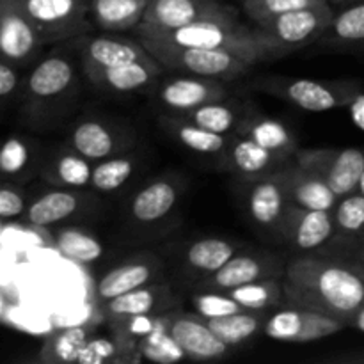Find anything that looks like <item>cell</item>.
<instances>
[{
    "mask_svg": "<svg viewBox=\"0 0 364 364\" xmlns=\"http://www.w3.org/2000/svg\"><path fill=\"white\" fill-rule=\"evenodd\" d=\"M284 306L309 309L350 326L364 306V281L350 262L297 256L284 265Z\"/></svg>",
    "mask_w": 364,
    "mask_h": 364,
    "instance_id": "6da1fadb",
    "label": "cell"
},
{
    "mask_svg": "<svg viewBox=\"0 0 364 364\" xmlns=\"http://www.w3.org/2000/svg\"><path fill=\"white\" fill-rule=\"evenodd\" d=\"M149 53L180 48H220L244 57L251 64L276 59V52L258 36L237 20H203L162 34L139 36Z\"/></svg>",
    "mask_w": 364,
    "mask_h": 364,
    "instance_id": "7a4b0ae2",
    "label": "cell"
},
{
    "mask_svg": "<svg viewBox=\"0 0 364 364\" xmlns=\"http://www.w3.org/2000/svg\"><path fill=\"white\" fill-rule=\"evenodd\" d=\"M77 84V66L64 52H52L32 64L23 78L21 107L25 116L32 121H41Z\"/></svg>",
    "mask_w": 364,
    "mask_h": 364,
    "instance_id": "3957f363",
    "label": "cell"
},
{
    "mask_svg": "<svg viewBox=\"0 0 364 364\" xmlns=\"http://www.w3.org/2000/svg\"><path fill=\"white\" fill-rule=\"evenodd\" d=\"M252 85L308 112L347 109L363 92L358 80H313V78L263 77Z\"/></svg>",
    "mask_w": 364,
    "mask_h": 364,
    "instance_id": "277c9868",
    "label": "cell"
},
{
    "mask_svg": "<svg viewBox=\"0 0 364 364\" xmlns=\"http://www.w3.org/2000/svg\"><path fill=\"white\" fill-rule=\"evenodd\" d=\"M334 14L336 11L333 9L331 2H327L322 6L279 14L272 20L256 23L255 28L259 38L276 52V55L281 57L304 48L311 43H318L323 32L333 23Z\"/></svg>",
    "mask_w": 364,
    "mask_h": 364,
    "instance_id": "5b68a950",
    "label": "cell"
},
{
    "mask_svg": "<svg viewBox=\"0 0 364 364\" xmlns=\"http://www.w3.org/2000/svg\"><path fill=\"white\" fill-rule=\"evenodd\" d=\"M45 45L84 36L89 31V0H20Z\"/></svg>",
    "mask_w": 364,
    "mask_h": 364,
    "instance_id": "8992f818",
    "label": "cell"
},
{
    "mask_svg": "<svg viewBox=\"0 0 364 364\" xmlns=\"http://www.w3.org/2000/svg\"><path fill=\"white\" fill-rule=\"evenodd\" d=\"M203 20H237V14L219 0H151L135 32L162 34Z\"/></svg>",
    "mask_w": 364,
    "mask_h": 364,
    "instance_id": "52a82bcc",
    "label": "cell"
},
{
    "mask_svg": "<svg viewBox=\"0 0 364 364\" xmlns=\"http://www.w3.org/2000/svg\"><path fill=\"white\" fill-rule=\"evenodd\" d=\"M164 68L180 73L198 75L213 80L230 82L240 78L255 64L244 57L220 48H180L153 53Z\"/></svg>",
    "mask_w": 364,
    "mask_h": 364,
    "instance_id": "ba28073f",
    "label": "cell"
},
{
    "mask_svg": "<svg viewBox=\"0 0 364 364\" xmlns=\"http://www.w3.org/2000/svg\"><path fill=\"white\" fill-rule=\"evenodd\" d=\"M294 162L318 173L338 198L358 192L364 173V149L361 148H313L297 149Z\"/></svg>",
    "mask_w": 364,
    "mask_h": 364,
    "instance_id": "9c48e42d",
    "label": "cell"
},
{
    "mask_svg": "<svg viewBox=\"0 0 364 364\" xmlns=\"http://www.w3.org/2000/svg\"><path fill=\"white\" fill-rule=\"evenodd\" d=\"M43 46L20 0H0V60L23 70L36 64Z\"/></svg>",
    "mask_w": 364,
    "mask_h": 364,
    "instance_id": "30bf717a",
    "label": "cell"
},
{
    "mask_svg": "<svg viewBox=\"0 0 364 364\" xmlns=\"http://www.w3.org/2000/svg\"><path fill=\"white\" fill-rule=\"evenodd\" d=\"M343 327L347 326L340 320L331 318L322 313L284 306L283 309H277L276 313L267 316L263 333L270 340L284 341V343H309L333 336Z\"/></svg>",
    "mask_w": 364,
    "mask_h": 364,
    "instance_id": "8fae6325",
    "label": "cell"
},
{
    "mask_svg": "<svg viewBox=\"0 0 364 364\" xmlns=\"http://www.w3.org/2000/svg\"><path fill=\"white\" fill-rule=\"evenodd\" d=\"M156 98L166 109L185 114L205 103L226 100L228 89L220 80L183 73L162 82L156 91Z\"/></svg>",
    "mask_w": 364,
    "mask_h": 364,
    "instance_id": "7c38bea8",
    "label": "cell"
},
{
    "mask_svg": "<svg viewBox=\"0 0 364 364\" xmlns=\"http://www.w3.org/2000/svg\"><path fill=\"white\" fill-rule=\"evenodd\" d=\"M283 237L297 251H315L336 233V224L331 210H309L288 205L281 223Z\"/></svg>",
    "mask_w": 364,
    "mask_h": 364,
    "instance_id": "4fadbf2b",
    "label": "cell"
},
{
    "mask_svg": "<svg viewBox=\"0 0 364 364\" xmlns=\"http://www.w3.org/2000/svg\"><path fill=\"white\" fill-rule=\"evenodd\" d=\"M223 156L224 167L245 181H255L277 171H283L291 162V159L277 155L240 135H233V141L224 149Z\"/></svg>",
    "mask_w": 364,
    "mask_h": 364,
    "instance_id": "5bb4252c",
    "label": "cell"
},
{
    "mask_svg": "<svg viewBox=\"0 0 364 364\" xmlns=\"http://www.w3.org/2000/svg\"><path fill=\"white\" fill-rule=\"evenodd\" d=\"M283 274L284 267L270 256L235 255L219 270L206 276L198 291H228L240 284L252 283V281L269 279V277L283 279Z\"/></svg>",
    "mask_w": 364,
    "mask_h": 364,
    "instance_id": "9a60e30c",
    "label": "cell"
},
{
    "mask_svg": "<svg viewBox=\"0 0 364 364\" xmlns=\"http://www.w3.org/2000/svg\"><path fill=\"white\" fill-rule=\"evenodd\" d=\"M288 205L290 198H288L287 167L251 181L247 206L256 224L263 228H281Z\"/></svg>",
    "mask_w": 364,
    "mask_h": 364,
    "instance_id": "2e32d148",
    "label": "cell"
},
{
    "mask_svg": "<svg viewBox=\"0 0 364 364\" xmlns=\"http://www.w3.org/2000/svg\"><path fill=\"white\" fill-rule=\"evenodd\" d=\"M169 333L183 348L185 355L194 361H210L228 354L230 347L217 338L203 316L188 315L176 309L169 323Z\"/></svg>",
    "mask_w": 364,
    "mask_h": 364,
    "instance_id": "e0dca14e",
    "label": "cell"
},
{
    "mask_svg": "<svg viewBox=\"0 0 364 364\" xmlns=\"http://www.w3.org/2000/svg\"><path fill=\"white\" fill-rule=\"evenodd\" d=\"M162 68L164 66L155 57H149L146 60H135V63L121 64V66L82 68V70L85 77L103 91L130 95L153 84L159 78Z\"/></svg>",
    "mask_w": 364,
    "mask_h": 364,
    "instance_id": "ac0fdd59",
    "label": "cell"
},
{
    "mask_svg": "<svg viewBox=\"0 0 364 364\" xmlns=\"http://www.w3.org/2000/svg\"><path fill=\"white\" fill-rule=\"evenodd\" d=\"M162 272V263L153 256H135L109 270L96 284V301L100 304L132 290L155 283Z\"/></svg>",
    "mask_w": 364,
    "mask_h": 364,
    "instance_id": "d6986e66",
    "label": "cell"
},
{
    "mask_svg": "<svg viewBox=\"0 0 364 364\" xmlns=\"http://www.w3.org/2000/svg\"><path fill=\"white\" fill-rule=\"evenodd\" d=\"M87 201V196L78 188L55 187L28 201L23 220L36 228L55 226L85 210Z\"/></svg>",
    "mask_w": 364,
    "mask_h": 364,
    "instance_id": "ffe728a7",
    "label": "cell"
},
{
    "mask_svg": "<svg viewBox=\"0 0 364 364\" xmlns=\"http://www.w3.org/2000/svg\"><path fill=\"white\" fill-rule=\"evenodd\" d=\"M68 146L91 162L119 155L127 148V137L116 127L100 119H82L71 130Z\"/></svg>",
    "mask_w": 364,
    "mask_h": 364,
    "instance_id": "44dd1931",
    "label": "cell"
},
{
    "mask_svg": "<svg viewBox=\"0 0 364 364\" xmlns=\"http://www.w3.org/2000/svg\"><path fill=\"white\" fill-rule=\"evenodd\" d=\"M102 313L107 320L121 318L132 315H148V313H164L176 309L178 299L167 284L151 283L132 290L128 294L114 297L103 302Z\"/></svg>",
    "mask_w": 364,
    "mask_h": 364,
    "instance_id": "7402d4cb",
    "label": "cell"
},
{
    "mask_svg": "<svg viewBox=\"0 0 364 364\" xmlns=\"http://www.w3.org/2000/svg\"><path fill=\"white\" fill-rule=\"evenodd\" d=\"M82 68H112L153 57L142 43L119 36H95L82 41Z\"/></svg>",
    "mask_w": 364,
    "mask_h": 364,
    "instance_id": "603a6c76",
    "label": "cell"
},
{
    "mask_svg": "<svg viewBox=\"0 0 364 364\" xmlns=\"http://www.w3.org/2000/svg\"><path fill=\"white\" fill-rule=\"evenodd\" d=\"M41 162L36 141L18 134L0 137V180L25 183L39 174Z\"/></svg>",
    "mask_w": 364,
    "mask_h": 364,
    "instance_id": "cb8c5ba5",
    "label": "cell"
},
{
    "mask_svg": "<svg viewBox=\"0 0 364 364\" xmlns=\"http://www.w3.org/2000/svg\"><path fill=\"white\" fill-rule=\"evenodd\" d=\"M287 181L288 198H290L291 205L309 210H331L333 212L340 199L318 173L306 169L295 162L287 167Z\"/></svg>",
    "mask_w": 364,
    "mask_h": 364,
    "instance_id": "d4e9b609",
    "label": "cell"
},
{
    "mask_svg": "<svg viewBox=\"0 0 364 364\" xmlns=\"http://www.w3.org/2000/svg\"><path fill=\"white\" fill-rule=\"evenodd\" d=\"M235 135L251 139L256 144L263 146V148L291 160H294L295 151L299 149L297 139L294 137L290 128L283 121L262 116V114L252 112V110L245 112Z\"/></svg>",
    "mask_w": 364,
    "mask_h": 364,
    "instance_id": "484cf974",
    "label": "cell"
},
{
    "mask_svg": "<svg viewBox=\"0 0 364 364\" xmlns=\"http://www.w3.org/2000/svg\"><path fill=\"white\" fill-rule=\"evenodd\" d=\"M92 166L95 162L70 148L43 160L39 176L55 187L84 188L91 185Z\"/></svg>",
    "mask_w": 364,
    "mask_h": 364,
    "instance_id": "4316f807",
    "label": "cell"
},
{
    "mask_svg": "<svg viewBox=\"0 0 364 364\" xmlns=\"http://www.w3.org/2000/svg\"><path fill=\"white\" fill-rule=\"evenodd\" d=\"M151 0H89L92 25L107 32H123L141 23Z\"/></svg>",
    "mask_w": 364,
    "mask_h": 364,
    "instance_id": "83f0119b",
    "label": "cell"
},
{
    "mask_svg": "<svg viewBox=\"0 0 364 364\" xmlns=\"http://www.w3.org/2000/svg\"><path fill=\"white\" fill-rule=\"evenodd\" d=\"M178 201V187L169 180H153L135 192L130 201V215L142 224H151L169 215Z\"/></svg>",
    "mask_w": 364,
    "mask_h": 364,
    "instance_id": "f1b7e54d",
    "label": "cell"
},
{
    "mask_svg": "<svg viewBox=\"0 0 364 364\" xmlns=\"http://www.w3.org/2000/svg\"><path fill=\"white\" fill-rule=\"evenodd\" d=\"M162 123L181 146L199 155H223L224 149L233 141V135L206 130L199 124L183 119L181 116L164 117Z\"/></svg>",
    "mask_w": 364,
    "mask_h": 364,
    "instance_id": "f546056e",
    "label": "cell"
},
{
    "mask_svg": "<svg viewBox=\"0 0 364 364\" xmlns=\"http://www.w3.org/2000/svg\"><path fill=\"white\" fill-rule=\"evenodd\" d=\"M92 336V326H73L57 329L43 341L38 361L45 364L77 363L82 348Z\"/></svg>",
    "mask_w": 364,
    "mask_h": 364,
    "instance_id": "4dcf8cb0",
    "label": "cell"
},
{
    "mask_svg": "<svg viewBox=\"0 0 364 364\" xmlns=\"http://www.w3.org/2000/svg\"><path fill=\"white\" fill-rule=\"evenodd\" d=\"M174 313H176V309H171V311L164 313H148V315H132L121 316V318H109L107 322L110 323L114 338L119 341L121 347H123L128 354H137L139 341L144 340L148 334L162 329V327H169ZM139 358H141V355H139Z\"/></svg>",
    "mask_w": 364,
    "mask_h": 364,
    "instance_id": "1f68e13d",
    "label": "cell"
},
{
    "mask_svg": "<svg viewBox=\"0 0 364 364\" xmlns=\"http://www.w3.org/2000/svg\"><path fill=\"white\" fill-rule=\"evenodd\" d=\"M318 43L333 48L364 46V0L347 4L345 9L334 14L333 23L323 32Z\"/></svg>",
    "mask_w": 364,
    "mask_h": 364,
    "instance_id": "d6a6232c",
    "label": "cell"
},
{
    "mask_svg": "<svg viewBox=\"0 0 364 364\" xmlns=\"http://www.w3.org/2000/svg\"><path fill=\"white\" fill-rule=\"evenodd\" d=\"M247 110L249 109H244L238 103L219 100V102L205 103V105L198 107V109L191 110V112L176 114V116H181L183 119L199 124V127L206 128V130L217 132V134L235 135L242 117L245 116Z\"/></svg>",
    "mask_w": 364,
    "mask_h": 364,
    "instance_id": "836d02e7",
    "label": "cell"
},
{
    "mask_svg": "<svg viewBox=\"0 0 364 364\" xmlns=\"http://www.w3.org/2000/svg\"><path fill=\"white\" fill-rule=\"evenodd\" d=\"M263 313L265 311L244 309V311L231 313V315L219 316V318H210L206 320V323L220 341H224L228 347H235V345L251 340L259 331H263V323L267 318Z\"/></svg>",
    "mask_w": 364,
    "mask_h": 364,
    "instance_id": "e575fe53",
    "label": "cell"
},
{
    "mask_svg": "<svg viewBox=\"0 0 364 364\" xmlns=\"http://www.w3.org/2000/svg\"><path fill=\"white\" fill-rule=\"evenodd\" d=\"M238 304L249 311H267V309L279 308L284 304L283 281L279 277L252 281V283L240 284L226 291Z\"/></svg>",
    "mask_w": 364,
    "mask_h": 364,
    "instance_id": "d590c367",
    "label": "cell"
},
{
    "mask_svg": "<svg viewBox=\"0 0 364 364\" xmlns=\"http://www.w3.org/2000/svg\"><path fill=\"white\" fill-rule=\"evenodd\" d=\"M235 252H237V247L231 242L210 237L194 242L185 252V259L192 270L203 276H210L219 270L224 263L230 262Z\"/></svg>",
    "mask_w": 364,
    "mask_h": 364,
    "instance_id": "8d00e7d4",
    "label": "cell"
},
{
    "mask_svg": "<svg viewBox=\"0 0 364 364\" xmlns=\"http://www.w3.org/2000/svg\"><path fill=\"white\" fill-rule=\"evenodd\" d=\"M53 242L60 255L78 263H92L103 255L102 242L87 231L77 230V228L59 230L53 237Z\"/></svg>",
    "mask_w": 364,
    "mask_h": 364,
    "instance_id": "74e56055",
    "label": "cell"
},
{
    "mask_svg": "<svg viewBox=\"0 0 364 364\" xmlns=\"http://www.w3.org/2000/svg\"><path fill=\"white\" fill-rule=\"evenodd\" d=\"M135 162L132 156L114 155L95 162L91 174V185L96 192H116L127 183L134 174Z\"/></svg>",
    "mask_w": 364,
    "mask_h": 364,
    "instance_id": "f35d334b",
    "label": "cell"
},
{
    "mask_svg": "<svg viewBox=\"0 0 364 364\" xmlns=\"http://www.w3.org/2000/svg\"><path fill=\"white\" fill-rule=\"evenodd\" d=\"M137 354L141 355V359L159 364H173L187 358L183 348L169 333V327H162L139 341Z\"/></svg>",
    "mask_w": 364,
    "mask_h": 364,
    "instance_id": "ab89813d",
    "label": "cell"
},
{
    "mask_svg": "<svg viewBox=\"0 0 364 364\" xmlns=\"http://www.w3.org/2000/svg\"><path fill=\"white\" fill-rule=\"evenodd\" d=\"M336 233L348 238H361L364 235V196L361 192H352L338 199L333 210Z\"/></svg>",
    "mask_w": 364,
    "mask_h": 364,
    "instance_id": "60d3db41",
    "label": "cell"
},
{
    "mask_svg": "<svg viewBox=\"0 0 364 364\" xmlns=\"http://www.w3.org/2000/svg\"><path fill=\"white\" fill-rule=\"evenodd\" d=\"M329 0H242L244 13L247 14L252 23L272 20L279 14L290 13V11L306 9V7L322 6Z\"/></svg>",
    "mask_w": 364,
    "mask_h": 364,
    "instance_id": "b9f144b4",
    "label": "cell"
},
{
    "mask_svg": "<svg viewBox=\"0 0 364 364\" xmlns=\"http://www.w3.org/2000/svg\"><path fill=\"white\" fill-rule=\"evenodd\" d=\"M116 338H92L82 348L78 364H107L134 361Z\"/></svg>",
    "mask_w": 364,
    "mask_h": 364,
    "instance_id": "7bdbcfd3",
    "label": "cell"
},
{
    "mask_svg": "<svg viewBox=\"0 0 364 364\" xmlns=\"http://www.w3.org/2000/svg\"><path fill=\"white\" fill-rule=\"evenodd\" d=\"M192 306L196 308V313L205 320L244 311V308L233 297H230L226 291H196L194 297H192Z\"/></svg>",
    "mask_w": 364,
    "mask_h": 364,
    "instance_id": "ee69618b",
    "label": "cell"
},
{
    "mask_svg": "<svg viewBox=\"0 0 364 364\" xmlns=\"http://www.w3.org/2000/svg\"><path fill=\"white\" fill-rule=\"evenodd\" d=\"M28 206V198L20 183L0 180V217L2 219H16L23 217Z\"/></svg>",
    "mask_w": 364,
    "mask_h": 364,
    "instance_id": "f6af8a7d",
    "label": "cell"
},
{
    "mask_svg": "<svg viewBox=\"0 0 364 364\" xmlns=\"http://www.w3.org/2000/svg\"><path fill=\"white\" fill-rule=\"evenodd\" d=\"M23 89V77L20 68L0 60V109L20 98Z\"/></svg>",
    "mask_w": 364,
    "mask_h": 364,
    "instance_id": "bcb514c9",
    "label": "cell"
},
{
    "mask_svg": "<svg viewBox=\"0 0 364 364\" xmlns=\"http://www.w3.org/2000/svg\"><path fill=\"white\" fill-rule=\"evenodd\" d=\"M347 109L348 112H350V117L352 121H354L355 127L364 132V91L347 107Z\"/></svg>",
    "mask_w": 364,
    "mask_h": 364,
    "instance_id": "7dc6e473",
    "label": "cell"
},
{
    "mask_svg": "<svg viewBox=\"0 0 364 364\" xmlns=\"http://www.w3.org/2000/svg\"><path fill=\"white\" fill-rule=\"evenodd\" d=\"M350 327H355V329L361 331V333H364V306H363L361 309H359L358 313H355L354 316H352Z\"/></svg>",
    "mask_w": 364,
    "mask_h": 364,
    "instance_id": "c3c4849f",
    "label": "cell"
},
{
    "mask_svg": "<svg viewBox=\"0 0 364 364\" xmlns=\"http://www.w3.org/2000/svg\"><path fill=\"white\" fill-rule=\"evenodd\" d=\"M355 252H358V259L355 262L363 263L364 265V235L361 238H358V245H355Z\"/></svg>",
    "mask_w": 364,
    "mask_h": 364,
    "instance_id": "681fc988",
    "label": "cell"
},
{
    "mask_svg": "<svg viewBox=\"0 0 364 364\" xmlns=\"http://www.w3.org/2000/svg\"><path fill=\"white\" fill-rule=\"evenodd\" d=\"M350 263L354 265V269L358 270V274L363 277V281H364V265L363 263H359V262H350Z\"/></svg>",
    "mask_w": 364,
    "mask_h": 364,
    "instance_id": "f907efd6",
    "label": "cell"
},
{
    "mask_svg": "<svg viewBox=\"0 0 364 364\" xmlns=\"http://www.w3.org/2000/svg\"><path fill=\"white\" fill-rule=\"evenodd\" d=\"M358 191H359V192H361V194L364 196V173H363L361 180H359V187H358Z\"/></svg>",
    "mask_w": 364,
    "mask_h": 364,
    "instance_id": "816d5d0a",
    "label": "cell"
},
{
    "mask_svg": "<svg viewBox=\"0 0 364 364\" xmlns=\"http://www.w3.org/2000/svg\"><path fill=\"white\" fill-rule=\"evenodd\" d=\"M331 4H340V6H347L348 2H350V0H329Z\"/></svg>",
    "mask_w": 364,
    "mask_h": 364,
    "instance_id": "f5cc1de1",
    "label": "cell"
},
{
    "mask_svg": "<svg viewBox=\"0 0 364 364\" xmlns=\"http://www.w3.org/2000/svg\"><path fill=\"white\" fill-rule=\"evenodd\" d=\"M4 226H6V219H2V217H0V235H2Z\"/></svg>",
    "mask_w": 364,
    "mask_h": 364,
    "instance_id": "db71d44e",
    "label": "cell"
},
{
    "mask_svg": "<svg viewBox=\"0 0 364 364\" xmlns=\"http://www.w3.org/2000/svg\"><path fill=\"white\" fill-rule=\"evenodd\" d=\"M352 2H361V0H350V2H348V4H352Z\"/></svg>",
    "mask_w": 364,
    "mask_h": 364,
    "instance_id": "11a10c76",
    "label": "cell"
}]
</instances>
